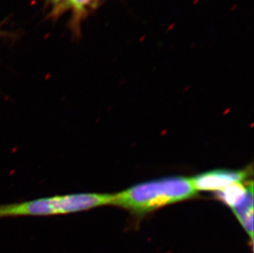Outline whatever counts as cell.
<instances>
[{"label":"cell","instance_id":"obj_1","mask_svg":"<svg viewBox=\"0 0 254 253\" xmlns=\"http://www.w3.org/2000/svg\"><path fill=\"white\" fill-rule=\"evenodd\" d=\"M197 192L191 179L166 178L141 183L114 195L111 205L142 215L165 205L192 198Z\"/></svg>","mask_w":254,"mask_h":253},{"label":"cell","instance_id":"obj_2","mask_svg":"<svg viewBox=\"0 0 254 253\" xmlns=\"http://www.w3.org/2000/svg\"><path fill=\"white\" fill-rule=\"evenodd\" d=\"M114 195L74 193L0 205V219L22 216H54L91 210L111 204Z\"/></svg>","mask_w":254,"mask_h":253},{"label":"cell","instance_id":"obj_3","mask_svg":"<svg viewBox=\"0 0 254 253\" xmlns=\"http://www.w3.org/2000/svg\"><path fill=\"white\" fill-rule=\"evenodd\" d=\"M249 170H216L202 173L191 179L198 191H219L235 184H243L249 177Z\"/></svg>","mask_w":254,"mask_h":253},{"label":"cell","instance_id":"obj_4","mask_svg":"<svg viewBox=\"0 0 254 253\" xmlns=\"http://www.w3.org/2000/svg\"><path fill=\"white\" fill-rule=\"evenodd\" d=\"M234 214L237 217L243 228L254 240V184H250L247 195L242 202L232 208Z\"/></svg>","mask_w":254,"mask_h":253},{"label":"cell","instance_id":"obj_5","mask_svg":"<svg viewBox=\"0 0 254 253\" xmlns=\"http://www.w3.org/2000/svg\"><path fill=\"white\" fill-rule=\"evenodd\" d=\"M252 183L253 181H250L249 184L245 185L243 184H232L225 189L216 191V196L230 207H235L245 198L250 184Z\"/></svg>","mask_w":254,"mask_h":253},{"label":"cell","instance_id":"obj_6","mask_svg":"<svg viewBox=\"0 0 254 253\" xmlns=\"http://www.w3.org/2000/svg\"><path fill=\"white\" fill-rule=\"evenodd\" d=\"M95 0H68V5L77 11H82Z\"/></svg>","mask_w":254,"mask_h":253},{"label":"cell","instance_id":"obj_7","mask_svg":"<svg viewBox=\"0 0 254 253\" xmlns=\"http://www.w3.org/2000/svg\"><path fill=\"white\" fill-rule=\"evenodd\" d=\"M51 2L57 5H68V0H51Z\"/></svg>","mask_w":254,"mask_h":253}]
</instances>
